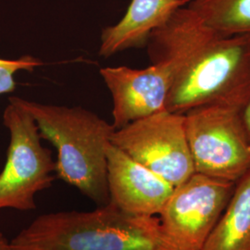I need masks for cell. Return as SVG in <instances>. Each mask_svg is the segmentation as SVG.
Returning <instances> with one entry per match:
<instances>
[{
    "label": "cell",
    "mask_w": 250,
    "mask_h": 250,
    "mask_svg": "<svg viewBox=\"0 0 250 250\" xmlns=\"http://www.w3.org/2000/svg\"><path fill=\"white\" fill-rule=\"evenodd\" d=\"M99 72L111 94L115 129L166 109L171 85L167 64L151 62L145 69L106 67Z\"/></svg>",
    "instance_id": "ba28073f"
},
{
    "label": "cell",
    "mask_w": 250,
    "mask_h": 250,
    "mask_svg": "<svg viewBox=\"0 0 250 250\" xmlns=\"http://www.w3.org/2000/svg\"><path fill=\"white\" fill-rule=\"evenodd\" d=\"M188 8L224 35H250V0H191Z\"/></svg>",
    "instance_id": "7c38bea8"
},
{
    "label": "cell",
    "mask_w": 250,
    "mask_h": 250,
    "mask_svg": "<svg viewBox=\"0 0 250 250\" xmlns=\"http://www.w3.org/2000/svg\"><path fill=\"white\" fill-rule=\"evenodd\" d=\"M0 250H12L10 242L0 232Z\"/></svg>",
    "instance_id": "9a60e30c"
},
{
    "label": "cell",
    "mask_w": 250,
    "mask_h": 250,
    "mask_svg": "<svg viewBox=\"0 0 250 250\" xmlns=\"http://www.w3.org/2000/svg\"><path fill=\"white\" fill-rule=\"evenodd\" d=\"M184 1H185V2H187V3L188 4V3H189L191 0H184Z\"/></svg>",
    "instance_id": "2e32d148"
},
{
    "label": "cell",
    "mask_w": 250,
    "mask_h": 250,
    "mask_svg": "<svg viewBox=\"0 0 250 250\" xmlns=\"http://www.w3.org/2000/svg\"><path fill=\"white\" fill-rule=\"evenodd\" d=\"M242 118L250 137V99L248 104L246 105V107H244L242 110Z\"/></svg>",
    "instance_id": "5bb4252c"
},
{
    "label": "cell",
    "mask_w": 250,
    "mask_h": 250,
    "mask_svg": "<svg viewBox=\"0 0 250 250\" xmlns=\"http://www.w3.org/2000/svg\"><path fill=\"white\" fill-rule=\"evenodd\" d=\"M146 46L151 62L170 68L167 110L185 114L205 105L243 110L248 104L250 35L222 34L184 6L152 33Z\"/></svg>",
    "instance_id": "6da1fadb"
},
{
    "label": "cell",
    "mask_w": 250,
    "mask_h": 250,
    "mask_svg": "<svg viewBox=\"0 0 250 250\" xmlns=\"http://www.w3.org/2000/svg\"><path fill=\"white\" fill-rule=\"evenodd\" d=\"M187 5L184 0H132L121 21L103 29L99 55L110 58L127 49L146 45L152 33L176 9Z\"/></svg>",
    "instance_id": "30bf717a"
},
{
    "label": "cell",
    "mask_w": 250,
    "mask_h": 250,
    "mask_svg": "<svg viewBox=\"0 0 250 250\" xmlns=\"http://www.w3.org/2000/svg\"><path fill=\"white\" fill-rule=\"evenodd\" d=\"M39 59L31 55H23L15 60L0 59V95L13 92L16 88L14 75L21 71L34 72V70L43 65Z\"/></svg>",
    "instance_id": "4fadbf2b"
},
{
    "label": "cell",
    "mask_w": 250,
    "mask_h": 250,
    "mask_svg": "<svg viewBox=\"0 0 250 250\" xmlns=\"http://www.w3.org/2000/svg\"><path fill=\"white\" fill-rule=\"evenodd\" d=\"M12 250H174L159 217L111 203L89 211L40 215L10 241Z\"/></svg>",
    "instance_id": "7a4b0ae2"
},
{
    "label": "cell",
    "mask_w": 250,
    "mask_h": 250,
    "mask_svg": "<svg viewBox=\"0 0 250 250\" xmlns=\"http://www.w3.org/2000/svg\"><path fill=\"white\" fill-rule=\"evenodd\" d=\"M195 171L236 183L250 170V137L242 110L222 105L194 107L185 113Z\"/></svg>",
    "instance_id": "277c9868"
},
{
    "label": "cell",
    "mask_w": 250,
    "mask_h": 250,
    "mask_svg": "<svg viewBox=\"0 0 250 250\" xmlns=\"http://www.w3.org/2000/svg\"><path fill=\"white\" fill-rule=\"evenodd\" d=\"M235 183L195 172L174 188L159 219L174 250H202L232 197Z\"/></svg>",
    "instance_id": "52a82bcc"
},
{
    "label": "cell",
    "mask_w": 250,
    "mask_h": 250,
    "mask_svg": "<svg viewBox=\"0 0 250 250\" xmlns=\"http://www.w3.org/2000/svg\"><path fill=\"white\" fill-rule=\"evenodd\" d=\"M3 124L9 132L7 161L0 173V209H36V195L52 186L56 161L41 144L31 113L9 98Z\"/></svg>",
    "instance_id": "5b68a950"
},
{
    "label": "cell",
    "mask_w": 250,
    "mask_h": 250,
    "mask_svg": "<svg viewBox=\"0 0 250 250\" xmlns=\"http://www.w3.org/2000/svg\"><path fill=\"white\" fill-rule=\"evenodd\" d=\"M110 142L174 188L196 172L185 114L163 109L116 129Z\"/></svg>",
    "instance_id": "8992f818"
},
{
    "label": "cell",
    "mask_w": 250,
    "mask_h": 250,
    "mask_svg": "<svg viewBox=\"0 0 250 250\" xmlns=\"http://www.w3.org/2000/svg\"><path fill=\"white\" fill-rule=\"evenodd\" d=\"M202 250H250V170L235 183L232 197Z\"/></svg>",
    "instance_id": "8fae6325"
},
{
    "label": "cell",
    "mask_w": 250,
    "mask_h": 250,
    "mask_svg": "<svg viewBox=\"0 0 250 250\" xmlns=\"http://www.w3.org/2000/svg\"><path fill=\"white\" fill-rule=\"evenodd\" d=\"M107 182L108 202L135 215L160 214L174 189L111 142L107 148Z\"/></svg>",
    "instance_id": "9c48e42d"
},
{
    "label": "cell",
    "mask_w": 250,
    "mask_h": 250,
    "mask_svg": "<svg viewBox=\"0 0 250 250\" xmlns=\"http://www.w3.org/2000/svg\"><path fill=\"white\" fill-rule=\"evenodd\" d=\"M36 121L41 138L57 149L56 178L78 189L98 206L108 203L107 148L116 130L88 109L11 97Z\"/></svg>",
    "instance_id": "3957f363"
}]
</instances>
